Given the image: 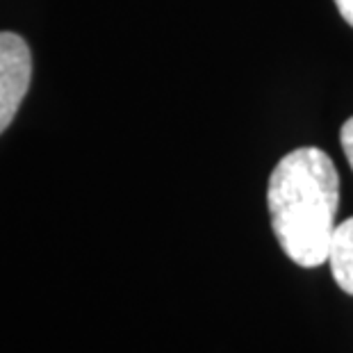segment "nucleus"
I'll return each mask as SVG.
<instances>
[{"mask_svg":"<svg viewBox=\"0 0 353 353\" xmlns=\"http://www.w3.org/2000/svg\"><path fill=\"white\" fill-rule=\"evenodd\" d=\"M274 235L299 267L328 262L340 208V176L321 148L305 146L276 164L267 190Z\"/></svg>","mask_w":353,"mask_h":353,"instance_id":"1","label":"nucleus"},{"mask_svg":"<svg viewBox=\"0 0 353 353\" xmlns=\"http://www.w3.org/2000/svg\"><path fill=\"white\" fill-rule=\"evenodd\" d=\"M32 80V52L23 37L0 32V134L12 125Z\"/></svg>","mask_w":353,"mask_h":353,"instance_id":"2","label":"nucleus"},{"mask_svg":"<svg viewBox=\"0 0 353 353\" xmlns=\"http://www.w3.org/2000/svg\"><path fill=\"white\" fill-rule=\"evenodd\" d=\"M328 265L335 283L353 296V216L335 226L328 246Z\"/></svg>","mask_w":353,"mask_h":353,"instance_id":"3","label":"nucleus"},{"mask_svg":"<svg viewBox=\"0 0 353 353\" xmlns=\"http://www.w3.org/2000/svg\"><path fill=\"white\" fill-rule=\"evenodd\" d=\"M340 141H342V151H344V155H347V160H349L351 169H353V117L342 125Z\"/></svg>","mask_w":353,"mask_h":353,"instance_id":"4","label":"nucleus"},{"mask_svg":"<svg viewBox=\"0 0 353 353\" xmlns=\"http://www.w3.org/2000/svg\"><path fill=\"white\" fill-rule=\"evenodd\" d=\"M337 10H340L342 19L353 28V0H335Z\"/></svg>","mask_w":353,"mask_h":353,"instance_id":"5","label":"nucleus"}]
</instances>
